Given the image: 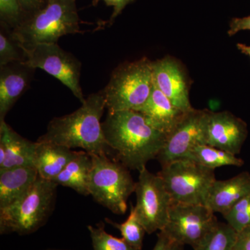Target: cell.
I'll return each mask as SVG.
<instances>
[{"mask_svg": "<svg viewBox=\"0 0 250 250\" xmlns=\"http://www.w3.org/2000/svg\"><path fill=\"white\" fill-rule=\"evenodd\" d=\"M93 161L88 190L98 203L115 214H125L127 200L135 192L136 182L129 168L108 154L91 155Z\"/></svg>", "mask_w": 250, "mask_h": 250, "instance_id": "obj_6", "label": "cell"}, {"mask_svg": "<svg viewBox=\"0 0 250 250\" xmlns=\"http://www.w3.org/2000/svg\"><path fill=\"white\" fill-rule=\"evenodd\" d=\"M136 111L144 116L148 124L167 136L187 113L174 106L154 85L147 102Z\"/></svg>", "mask_w": 250, "mask_h": 250, "instance_id": "obj_17", "label": "cell"}, {"mask_svg": "<svg viewBox=\"0 0 250 250\" xmlns=\"http://www.w3.org/2000/svg\"><path fill=\"white\" fill-rule=\"evenodd\" d=\"M106 221L121 231L122 238L130 246L136 250H142L143 239L146 231L135 213L134 207L132 204L131 205L129 217L124 223H117L107 218L106 219Z\"/></svg>", "mask_w": 250, "mask_h": 250, "instance_id": "obj_22", "label": "cell"}, {"mask_svg": "<svg viewBox=\"0 0 250 250\" xmlns=\"http://www.w3.org/2000/svg\"><path fill=\"white\" fill-rule=\"evenodd\" d=\"M152 62L143 58L113 70L103 89L108 111H137L147 102L154 88Z\"/></svg>", "mask_w": 250, "mask_h": 250, "instance_id": "obj_5", "label": "cell"}, {"mask_svg": "<svg viewBox=\"0 0 250 250\" xmlns=\"http://www.w3.org/2000/svg\"><path fill=\"white\" fill-rule=\"evenodd\" d=\"M28 15L45 6L46 0H18Z\"/></svg>", "mask_w": 250, "mask_h": 250, "instance_id": "obj_32", "label": "cell"}, {"mask_svg": "<svg viewBox=\"0 0 250 250\" xmlns=\"http://www.w3.org/2000/svg\"><path fill=\"white\" fill-rule=\"evenodd\" d=\"M42 250H62V249H46Z\"/></svg>", "mask_w": 250, "mask_h": 250, "instance_id": "obj_34", "label": "cell"}, {"mask_svg": "<svg viewBox=\"0 0 250 250\" xmlns=\"http://www.w3.org/2000/svg\"><path fill=\"white\" fill-rule=\"evenodd\" d=\"M209 110L192 108L187 112L166 139L158 155L161 166L185 159L197 146L207 145V125Z\"/></svg>", "mask_w": 250, "mask_h": 250, "instance_id": "obj_11", "label": "cell"}, {"mask_svg": "<svg viewBox=\"0 0 250 250\" xmlns=\"http://www.w3.org/2000/svg\"><path fill=\"white\" fill-rule=\"evenodd\" d=\"M58 185L39 175L21 199L0 208V233L31 234L42 228L52 214Z\"/></svg>", "mask_w": 250, "mask_h": 250, "instance_id": "obj_4", "label": "cell"}, {"mask_svg": "<svg viewBox=\"0 0 250 250\" xmlns=\"http://www.w3.org/2000/svg\"><path fill=\"white\" fill-rule=\"evenodd\" d=\"M236 47L238 50L241 51L242 53L250 57V46L243 43H238Z\"/></svg>", "mask_w": 250, "mask_h": 250, "instance_id": "obj_33", "label": "cell"}, {"mask_svg": "<svg viewBox=\"0 0 250 250\" xmlns=\"http://www.w3.org/2000/svg\"><path fill=\"white\" fill-rule=\"evenodd\" d=\"M135 193L136 205L135 213L148 234L162 231L169 218L172 199L158 175L146 167L139 171Z\"/></svg>", "mask_w": 250, "mask_h": 250, "instance_id": "obj_10", "label": "cell"}, {"mask_svg": "<svg viewBox=\"0 0 250 250\" xmlns=\"http://www.w3.org/2000/svg\"><path fill=\"white\" fill-rule=\"evenodd\" d=\"M93 161L85 151L77 152L76 156L54 179L57 185L73 189L80 195H90L88 190Z\"/></svg>", "mask_w": 250, "mask_h": 250, "instance_id": "obj_20", "label": "cell"}, {"mask_svg": "<svg viewBox=\"0 0 250 250\" xmlns=\"http://www.w3.org/2000/svg\"><path fill=\"white\" fill-rule=\"evenodd\" d=\"M105 140L117 160L131 170H141L156 159L167 136L150 126L139 111H108L102 123Z\"/></svg>", "mask_w": 250, "mask_h": 250, "instance_id": "obj_1", "label": "cell"}, {"mask_svg": "<svg viewBox=\"0 0 250 250\" xmlns=\"http://www.w3.org/2000/svg\"><path fill=\"white\" fill-rule=\"evenodd\" d=\"M158 175L170 194L172 203L185 205H205L208 190L216 180L215 170L187 158L161 166Z\"/></svg>", "mask_w": 250, "mask_h": 250, "instance_id": "obj_7", "label": "cell"}, {"mask_svg": "<svg viewBox=\"0 0 250 250\" xmlns=\"http://www.w3.org/2000/svg\"><path fill=\"white\" fill-rule=\"evenodd\" d=\"M106 108L103 90L90 94L72 113L54 118L39 140L72 148H81L90 155L110 154L101 118Z\"/></svg>", "mask_w": 250, "mask_h": 250, "instance_id": "obj_2", "label": "cell"}, {"mask_svg": "<svg viewBox=\"0 0 250 250\" xmlns=\"http://www.w3.org/2000/svg\"><path fill=\"white\" fill-rule=\"evenodd\" d=\"M24 53L18 41L15 40L11 31L1 27L0 32V67L11 62H23Z\"/></svg>", "mask_w": 250, "mask_h": 250, "instance_id": "obj_25", "label": "cell"}, {"mask_svg": "<svg viewBox=\"0 0 250 250\" xmlns=\"http://www.w3.org/2000/svg\"><path fill=\"white\" fill-rule=\"evenodd\" d=\"M39 177L35 167L22 166L0 170V208L18 201Z\"/></svg>", "mask_w": 250, "mask_h": 250, "instance_id": "obj_19", "label": "cell"}, {"mask_svg": "<svg viewBox=\"0 0 250 250\" xmlns=\"http://www.w3.org/2000/svg\"><path fill=\"white\" fill-rule=\"evenodd\" d=\"M236 156L208 145H202L194 148L187 159H191L201 166L215 170L223 166L241 167L244 164V161Z\"/></svg>", "mask_w": 250, "mask_h": 250, "instance_id": "obj_21", "label": "cell"}, {"mask_svg": "<svg viewBox=\"0 0 250 250\" xmlns=\"http://www.w3.org/2000/svg\"><path fill=\"white\" fill-rule=\"evenodd\" d=\"M237 232L228 223H220L198 250H233Z\"/></svg>", "mask_w": 250, "mask_h": 250, "instance_id": "obj_23", "label": "cell"}, {"mask_svg": "<svg viewBox=\"0 0 250 250\" xmlns=\"http://www.w3.org/2000/svg\"><path fill=\"white\" fill-rule=\"evenodd\" d=\"M24 56L23 62L34 69H41L60 81L81 102L84 103L80 85L82 62L57 43L21 45Z\"/></svg>", "mask_w": 250, "mask_h": 250, "instance_id": "obj_8", "label": "cell"}, {"mask_svg": "<svg viewBox=\"0 0 250 250\" xmlns=\"http://www.w3.org/2000/svg\"><path fill=\"white\" fill-rule=\"evenodd\" d=\"M218 223L215 213L205 205L172 203L162 231L174 241L198 250Z\"/></svg>", "mask_w": 250, "mask_h": 250, "instance_id": "obj_9", "label": "cell"}, {"mask_svg": "<svg viewBox=\"0 0 250 250\" xmlns=\"http://www.w3.org/2000/svg\"><path fill=\"white\" fill-rule=\"evenodd\" d=\"M93 250H136L123 238L111 236L104 229V223L88 227Z\"/></svg>", "mask_w": 250, "mask_h": 250, "instance_id": "obj_24", "label": "cell"}, {"mask_svg": "<svg viewBox=\"0 0 250 250\" xmlns=\"http://www.w3.org/2000/svg\"><path fill=\"white\" fill-rule=\"evenodd\" d=\"M248 134V126L241 118L229 111H210L207 125L208 146L237 155Z\"/></svg>", "mask_w": 250, "mask_h": 250, "instance_id": "obj_13", "label": "cell"}, {"mask_svg": "<svg viewBox=\"0 0 250 250\" xmlns=\"http://www.w3.org/2000/svg\"><path fill=\"white\" fill-rule=\"evenodd\" d=\"M134 1V0H93V4L96 5L100 1H104L106 6L113 7V13L110 19V22H113L115 19L121 14L125 8Z\"/></svg>", "mask_w": 250, "mask_h": 250, "instance_id": "obj_29", "label": "cell"}, {"mask_svg": "<svg viewBox=\"0 0 250 250\" xmlns=\"http://www.w3.org/2000/svg\"><path fill=\"white\" fill-rule=\"evenodd\" d=\"M77 0H47L45 6L28 15L11 34L19 45L57 43L63 36L80 33Z\"/></svg>", "mask_w": 250, "mask_h": 250, "instance_id": "obj_3", "label": "cell"}, {"mask_svg": "<svg viewBox=\"0 0 250 250\" xmlns=\"http://www.w3.org/2000/svg\"><path fill=\"white\" fill-rule=\"evenodd\" d=\"M223 216L236 232L250 226V194L240 200Z\"/></svg>", "mask_w": 250, "mask_h": 250, "instance_id": "obj_27", "label": "cell"}, {"mask_svg": "<svg viewBox=\"0 0 250 250\" xmlns=\"http://www.w3.org/2000/svg\"><path fill=\"white\" fill-rule=\"evenodd\" d=\"M36 142L18 134L5 121H0V170L34 166Z\"/></svg>", "mask_w": 250, "mask_h": 250, "instance_id": "obj_15", "label": "cell"}, {"mask_svg": "<svg viewBox=\"0 0 250 250\" xmlns=\"http://www.w3.org/2000/svg\"><path fill=\"white\" fill-rule=\"evenodd\" d=\"M46 1H47V0H46Z\"/></svg>", "mask_w": 250, "mask_h": 250, "instance_id": "obj_35", "label": "cell"}, {"mask_svg": "<svg viewBox=\"0 0 250 250\" xmlns=\"http://www.w3.org/2000/svg\"><path fill=\"white\" fill-rule=\"evenodd\" d=\"M35 69L23 62L0 67V121L11 111L18 99L29 88Z\"/></svg>", "mask_w": 250, "mask_h": 250, "instance_id": "obj_14", "label": "cell"}, {"mask_svg": "<svg viewBox=\"0 0 250 250\" xmlns=\"http://www.w3.org/2000/svg\"><path fill=\"white\" fill-rule=\"evenodd\" d=\"M250 194V173L243 172L227 180H215L208 190L205 205L213 213L225 215Z\"/></svg>", "mask_w": 250, "mask_h": 250, "instance_id": "obj_16", "label": "cell"}, {"mask_svg": "<svg viewBox=\"0 0 250 250\" xmlns=\"http://www.w3.org/2000/svg\"><path fill=\"white\" fill-rule=\"evenodd\" d=\"M157 237V241L152 250H184L183 245L174 241L164 231H159Z\"/></svg>", "mask_w": 250, "mask_h": 250, "instance_id": "obj_28", "label": "cell"}, {"mask_svg": "<svg viewBox=\"0 0 250 250\" xmlns=\"http://www.w3.org/2000/svg\"><path fill=\"white\" fill-rule=\"evenodd\" d=\"M154 86L167 97L174 106L184 112L192 109L189 99L188 81L180 62L167 57L152 62Z\"/></svg>", "mask_w": 250, "mask_h": 250, "instance_id": "obj_12", "label": "cell"}, {"mask_svg": "<svg viewBox=\"0 0 250 250\" xmlns=\"http://www.w3.org/2000/svg\"><path fill=\"white\" fill-rule=\"evenodd\" d=\"M77 152L55 143L37 140L34 154V166L39 175L52 181L76 156Z\"/></svg>", "mask_w": 250, "mask_h": 250, "instance_id": "obj_18", "label": "cell"}, {"mask_svg": "<svg viewBox=\"0 0 250 250\" xmlns=\"http://www.w3.org/2000/svg\"><path fill=\"white\" fill-rule=\"evenodd\" d=\"M250 30V16L244 18H234L229 24L228 35L232 36L239 31Z\"/></svg>", "mask_w": 250, "mask_h": 250, "instance_id": "obj_30", "label": "cell"}, {"mask_svg": "<svg viewBox=\"0 0 250 250\" xmlns=\"http://www.w3.org/2000/svg\"><path fill=\"white\" fill-rule=\"evenodd\" d=\"M233 250H250V226L237 232Z\"/></svg>", "mask_w": 250, "mask_h": 250, "instance_id": "obj_31", "label": "cell"}, {"mask_svg": "<svg viewBox=\"0 0 250 250\" xmlns=\"http://www.w3.org/2000/svg\"><path fill=\"white\" fill-rule=\"evenodd\" d=\"M27 16L18 0H0V18L5 29L14 30Z\"/></svg>", "mask_w": 250, "mask_h": 250, "instance_id": "obj_26", "label": "cell"}]
</instances>
